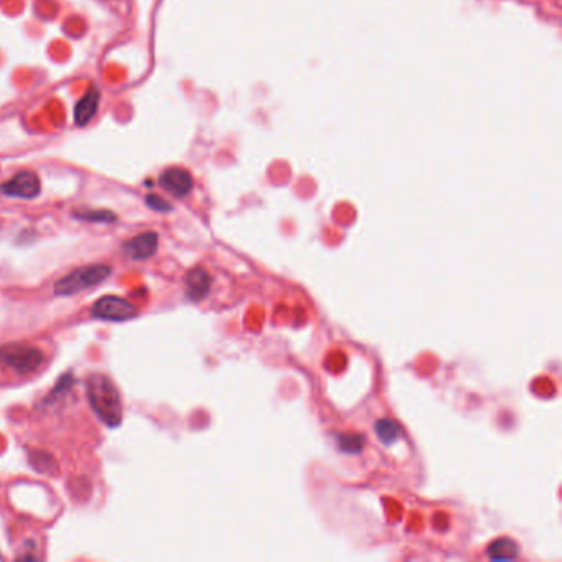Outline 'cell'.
<instances>
[{"mask_svg": "<svg viewBox=\"0 0 562 562\" xmlns=\"http://www.w3.org/2000/svg\"><path fill=\"white\" fill-rule=\"evenodd\" d=\"M86 391L97 418L109 428H117L122 420V403L111 378L106 374H91L86 381Z\"/></svg>", "mask_w": 562, "mask_h": 562, "instance_id": "1", "label": "cell"}, {"mask_svg": "<svg viewBox=\"0 0 562 562\" xmlns=\"http://www.w3.org/2000/svg\"><path fill=\"white\" fill-rule=\"evenodd\" d=\"M41 364H43V353L38 348L28 345L0 346V366L9 369L17 376L32 374Z\"/></svg>", "mask_w": 562, "mask_h": 562, "instance_id": "2", "label": "cell"}, {"mask_svg": "<svg viewBox=\"0 0 562 562\" xmlns=\"http://www.w3.org/2000/svg\"><path fill=\"white\" fill-rule=\"evenodd\" d=\"M109 274H111V267L106 264L85 265V267L73 270V272L65 275L63 279H60L55 284V294L73 295L83 292V290H88L97 284H101Z\"/></svg>", "mask_w": 562, "mask_h": 562, "instance_id": "3", "label": "cell"}, {"mask_svg": "<svg viewBox=\"0 0 562 562\" xmlns=\"http://www.w3.org/2000/svg\"><path fill=\"white\" fill-rule=\"evenodd\" d=\"M91 314L101 320L124 322L137 315V309L126 299L117 297V295H106L92 305Z\"/></svg>", "mask_w": 562, "mask_h": 562, "instance_id": "4", "label": "cell"}, {"mask_svg": "<svg viewBox=\"0 0 562 562\" xmlns=\"http://www.w3.org/2000/svg\"><path fill=\"white\" fill-rule=\"evenodd\" d=\"M0 191L7 196H14V198L32 200L36 198L41 191L40 179L33 171H20V174L12 176L9 181H5L0 186Z\"/></svg>", "mask_w": 562, "mask_h": 562, "instance_id": "5", "label": "cell"}, {"mask_svg": "<svg viewBox=\"0 0 562 562\" xmlns=\"http://www.w3.org/2000/svg\"><path fill=\"white\" fill-rule=\"evenodd\" d=\"M160 185L176 198H184L193 189V179H191L190 171L174 166V169H166L160 175Z\"/></svg>", "mask_w": 562, "mask_h": 562, "instance_id": "6", "label": "cell"}, {"mask_svg": "<svg viewBox=\"0 0 562 562\" xmlns=\"http://www.w3.org/2000/svg\"><path fill=\"white\" fill-rule=\"evenodd\" d=\"M159 248V236L157 233L149 231L142 233L139 236L132 238L131 241L126 243V253L129 258L135 259V261H142V259L152 258L157 253Z\"/></svg>", "mask_w": 562, "mask_h": 562, "instance_id": "7", "label": "cell"}, {"mask_svg": "<svg viewBox=\"0 0 562 562\" xmlns=\"http://www.w3.org/2000/svg\"><path fill=\"white\" fill-rule=\"evenodd\" d=\"M185 282H186V295H189V299L193 302H200L206 297L208 292H210L211 275L208 274L205 269L196 267L186 274Z\"/></svg>", "mask_w": 562, "mask_h": 562, "instance_id": "8", "label": "cell"}, {"mask_svg": "<svg viewBox=\"0 0 562 562\" xmlns=\"http://www.w3.org/2000/svg\"><path fill=\"white\" fill-rule=\"evenodd\" d=\"M97 106H100V91L92 86L75 107V121L78 126H86L96 114Z\"/></svg>", "mask_w": 562, "mask_h": 562, "instance_id": "9", "label": "cell"}, {"mask_svg": "<svg viewBox=\"0 0 562 562\" xmlns=\"http://www.w3.org/2000/svg\"><path fill=\"white\" fill-rule=\"evenodd\" d=\"M518 553H519L518 544L514 543L513 539L508 538L497 539L495 543H492L490 548H488V556H490L493 561H511L516 558Z\"/></svg>", "mask_w": 562, "mask_h": 562, "instance_id": "10", "label": "cell"}, {"mask_svg": "<svg viewBox=\"0 0 562 562\" xmlns=\"http://www.w3.org/2000/svg\"><path fill=\"white\" fill-rule=\"evenodd\" d=\"M399 425L391 419H378L374 423V432L383 444H394L399 439Z\"/></svg>", "mask_w": 562, "mask_h": 562, "instance_id": "11", "label": "cell"}, {"mask_svg": "<svg viewBox=\"0 0 562 562\" xmlns=\"http://www.w3.org/2000/svg\"><path fill=\"white\" fill-rule=\"evenodd\" d=\"M338 447H340L341 452L345 454H360L364 447V439L363 435L355 434V432H348V434H338L336 437Z\"/></svg>", "mask_w": 562, "mask_h": 562, "instance_id": "12", "label": "cell"}, {"mask_svg": "<svg viewBox=\"0 0 562 562\" xmlns=\"http://www.w3.org/2000/svg\"><path fill=\"white\" fill-rule=\"evenodd\" d=\"M75 216L81 218V220L85 221H96V223L116 221V215H112L111 211H81V213H75Z\"/></svg>", "mask_w": 562, "mask_h": 562, "instance_id": "13", "label": "cell"}, {"mask_svg": "<svg viewBox=\"0 0 562 562\" xmlns=\"http://www.w3.org/2000/svg\"><path fill=\"white\" fill-rule=\"evenodd\" d=\"M145 203H147V206L152 208L155 211H160V213H166L171 210V205L169 201H165L164 198H160L157 195H149L147 198H145Z\"/></svg>", "mask_w": 562, "mask_h": 562, "instance_id": "14", "label": "cell"}]
</instances>
